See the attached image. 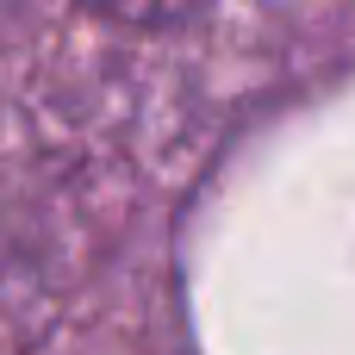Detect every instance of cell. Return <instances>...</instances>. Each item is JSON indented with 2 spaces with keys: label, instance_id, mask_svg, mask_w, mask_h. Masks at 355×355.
Returning <instances> with one entry per match:
<instances>
[]
</instances>
